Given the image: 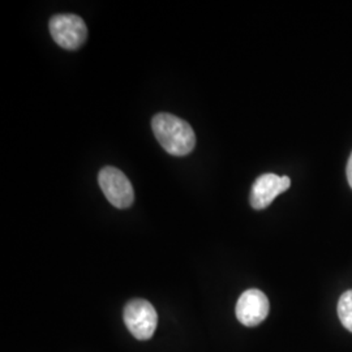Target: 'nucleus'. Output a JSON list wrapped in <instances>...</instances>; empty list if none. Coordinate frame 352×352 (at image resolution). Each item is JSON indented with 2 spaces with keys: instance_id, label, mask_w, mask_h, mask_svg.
<instances>
[{
  "instance_id": "nucleus-1",
  "label": "nucleus",
  "mask_w": 352,
  "mask_h": 352,
  "mask_svg": "<svg viewBox=\"0 0 352 352\" xmlns=\"http://www.w3.org/2000/svg\"><path fill=\"white\" fill-rule=\"evenodd\" d=\"M155 139L164 151L175 157L187 155L195 149L196 136L188 123L173 113H158L151 120Z\"/></svg>"
},
{
  "instance_id": "nucleus-2",
  "label": "nucleus",
  "mask_w": 352,
  "mask_h": 352,
  "mask_svg": "<svg viewBox=\"0 0 352 352\" xmlns=\"http://www.w3.org/2000/svg\"><path fill=\"white\" fill-rule=\"evenodd\" d=\"M123 318L126 329L139 340H151L158 324L157 311L151 302L144 299H133L126 302Z\"/></svg>"
},
{
  "instance_id": "nucleus-3",
  "label": "nucleus",
  "mask_w": 352,
  "mask_h": 352,
  "mask_svg": "<svg viewBox=\"0 0 352 352\" xmlns=\"http://www.w3.org/2000/svg\"><path fill=\"white\" fill-rule=\"evenodd\" d=\"M50 33L55 43L65 50L80 49L88 38L84 20L76 14L54 16L50 20Z\"/></svg>"
},
{
  "instance_id": "nucleus-4",
  "label": "nucleus",
  "mask_w": 352,
  "mask_h": 352,
  "mask_svg": "<svg viewBox=\"0 0 352 352\" xmlns=\"http://www.w3.org/2000/svg\"><path fill=\"white\" fill-rule=\"evenodd\" d=\"M98 183L107 201L115 208L126 209L133 204V187L129 179L120 170L110 166L102 168L98 174Z\"/></svg>"
},
{
  "instance_id": "nucleus-5",
  "label": "nucleus",
  "mask_w": 352,
  "mask_h": 352,
  "mask_svg": "<svg viewBox=\"0 0 352 352\" xmlns=\"http://www.w3.org/2000/svg\"><path fill=\"white\" fill-rule=\"evenodd\" d=\"M269 309V299L263 291L247 289L241 294L236 304V317L245 327H257L267 317Z\"/></svg>"
},
{
  "instance_id": "nucleus-6",
  "label": "nucleus",
  "mask_w": 352,
  "mask_h": 352,
  "mask_svg": "<svg viewBox=\"0 0 352 352\" xmlns=\"http://www.w3.org/2000/svg\"><path fill=\"white\" fill-rule=\"evenodd\" d=\"M291 187L289 176L264 174L256 179L251 190V205L256 210L267 208L282 192Z\"/></svg>"
},
{
  "instance_id": "nucleus-7",
  "label": "nucleus",
  "mask_w": 352,
  "mask_h": 352,
  "mask_svg": "<svg viewBox=\"0 0 352 352\" xmlns=\"http://www.w3.org/2000/svg\"><path fill=\"white\" fill-rule=\"evenodd\" d=\"M338 317L342 325L352 333V289L346 291L338 302Z\"/></svg>"
},
{
  "instance_id": "nucleus-8",
  "label": "nucleus",
  "mask_w": 352,
  "mask_h": 352,
  "mask_svg": "<svg viewBox=\"0 0 352 352\" xmlns=\"http://www.w3.org/2000/svg\"><path fill=\"white\" fill-rule=\"evenodd\" d=\"M347 180H349V184L352 188V153L350 155V160H349V164H347Z\"/></svg>"
}]
</instances>
